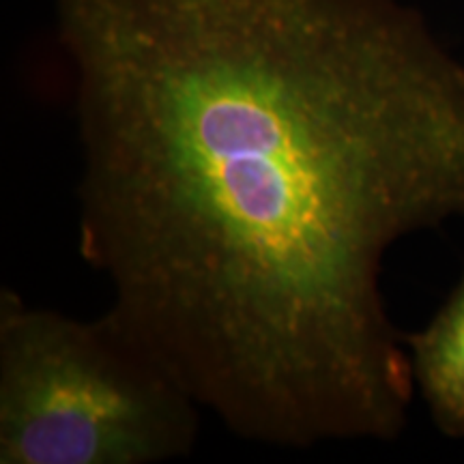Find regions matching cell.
I'll use <instances>...</instances> for the list:
<instances>
[{"label": "cell", "mask_w": 464, "mask_h": 464, "mask_svg": "<svg viewBox=\"0 0 464 464\" xmlns=\"http://www.w3.org/2000/svg\"><path fill=\"white\" fill-rule=\"evenodd\" d=\"M110 310L232 434L393 440L392 247L464 219V61L402 0H56Z\"/></svg>", "instance_id": "obj_1"}, {"label": "cell", "mask_w": 464, "mask_h": 464, "mask_svg": "<svg viewBox=\"0 0 464 464\" xmlns=\"http://www.w3.org/2000/svg\"><path fill=\"white\" fill-rule=\"evenodd\" d=\"M200 411L119 314L75 318L0 290V462L160 464L189 456Z\"/></svg>", "instance_id": "obj_2"}, {"label": "cell", "mask_w": 464, "mask_h": 464, "mask_svg": "<svg viewBox=\"0 0 464 464\" xmlns=\"http://www.w3.org/2000/svg\"><path fill=\"white\" fill-rule=\"evenodd\" d=\"M402 338L415 392L437 432L464 440V274L426 327Z\"/></svg>", "instance_id": "obj_3"}]
</instances>
